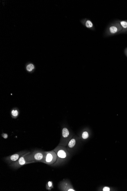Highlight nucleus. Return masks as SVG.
I'll use <instances>...</instances> for the list:
<instances>
[{
	"mask_svg": "<svg viewBox=\"0 0 127 191\" xmlns=\"http://www.w3.org/2000/svg\"><path fill=\"white\" fill-rule=\"evenodd\" d=\"M89 136V134H88V132H84L83 133L82 135V138L83 139H87Z\"/></svg>",
	"mask_w": 127,
	"mask_h": 191,
	"instance_id": "obj_14",
	"label": "nucleus"
},
{
	"mask_svg": "<svg viewBox=\"0 0 127 191\" xmlns=\"http://www.w3.org/2000/svg\"><path fill=\"white\" fill-rule=\"evenodd\" d=\"M125 53H126V55L127 56V47H126V49H125Z\"/></svg>",
	"mask_w": 127,
	"mask_h": 191,
	"instance_id": "obj_17",
	"label": "nucleus"
},
{
	"mask_svg": "<svg viewBox=\"0 0 127 191\" xmlns=\"http://www.w3.org/2000/svg\"><path fill=\"white\" fill-rule=\"evenodd\" d=\"M12 114L13 117H16L18 115V112L16 110H13L12 111Z\"/></svg>",
	"mask_w": 127,
	"mask_h": 191,
	"instance_id": "obj_13",
	"label": "nucleus"
},
{
	"mask_svg": "<svg viewBox=\"0 0 127 191\" xmlns=\"http://www.w3.org/2000/svg\"><path fill=\"white\" fill-rule=\"evenodd\" d=\"M53 187V186L52 182L51 181H49L46 185V189L48 190H50Z\"/></svg>",
	"mask_w": 127,
	"mask_h": 191,
	"instance_id": "obj_11",
	"label": "nucleus"
},
{
	"mask_svg": "<svg viewBox=\"0 0 127 191\" xmlns=\"http://www.w3.org/2000/svg\"><path fill=\"white\" fill-rule=\"evenodd\" d=\"M28 151H21L18 152L14 154L11 156H8L5 158L4 160L9 165H12L13 163L15 162L18 160L23 154L26 153Z\"/></svg>",
	"mask_w": 127,
	"mask_h": 191,
	"instance_id": "obj_5",
	"label": "nucleus"
},
{
	"mask_svg": "<svg viewBox=\"0 0 127 191\" xmlns=\"http://www.w3.org/2000/svg\"><path fill=\"white\" fill-rule=\"evenodd\" d=\"M69 134V132L68 129L66 128H64L63 129L62 131V135L64 138H66L67 137Z\"/></svg>",
	"mask_w": 127,
	"mask_h": 191,
	"instance_id": "obj_9",
	"label": "nucleus"
},
{
	"mask_svg": "<svg viewBox=\"0 0 127 191\" xmlns=\"http://www.w3.org/2000/svg\"><path fill=\"white\" fill-rule=\"evenodd\" d=\"M57 159V156L56 152L54 150L45 151V157L41 162L49 165H52L55 163Z\"/></svg>",
	"mask_w": 127,
	"mask_h": 191,
	"instance_id": "obj_3",
	"label": "nucleus"
},
{
	"mask_svg": "<svg viewBox=\"0 0 127 191\" xmlns=\"http://www.w3.org/2000/svg\"><path fill=\"white\" fill-rule=\"evenodd\" d=\"M122 28V30L121 33H127V20H118Z\"/></svg>",
	"mask_w": 127,
	"mask_h": 191,
	"instance_id": "obj_8",
	"label": "nucleus"
},
{
	"mask_svg": "<svg viewBox=\"0 0 127 191\" xmlns=\"http://www.w3.org/2000/svg\"><path fill=\"white\" fill-rule=\"evenodd\" d=\"M45 151L41 150H35L27 154L28 161L31 163L41 162L45 157Z\"/></svg>",
	"mask_w": 127,
	"mask_h": 191,
	"instance_id": "obj_2",
	"label": "nucleus"
},
{
	"mask_svg": "<svg viewBox=\"0 0 127 191\" xmlns=\"http://www.w3.org/2000/svg\"><path fill=\"white\" fill-rule=\"evenodd\" d=\"M34 65L32 64H30L29 65H27L26 69L27 71H31L34 69Z\"/></svg>",
	"mask_w": 127,
	"mask_h": 191,
	"instance_id": "obj_12",
	"label": "nucleus"
},
{
	"mask_svg": "<svg viewBox=\"0 0 127 191\" xmlns=\"http://www.w3.org/2000/svg\"><path fill=\"white\" fill-rule=\"evenodd\" d=\"M122 28L118 20L110 24L106 28L104 35L107 37L120 34Z\"/></svg>",
	"mask_w": 127,
	"mask_h": 191,
	"instance_id": "obj_1",
	"label": "nucleus"
},
{
	"mask_svg": "<svg viewBox=\"0 0 127 191\" xmlns=\"http://www.w3.org/2000/svg\"><path fill=\"white\" fill-rule=\"evenodd\" d=\"M54 151L56 152L57 156V159L56 162H55V164H57L59 162V161H60L61 159H63L67 157V153L66 151L63 149H58V148L57 147L54 149Z\"/></svg>",
	"mask_w": 127,
	"mask_h": 191,
	"instance_id": "obj_6",
	"label": "nucleus"
},
{
	"mask_svg": "<svg viewBox=\"0 0 127 191\" xmlns=\"http://www.w3.org/2000/svg\"><path fill=\"white\" fill-rule=\"evenodd\" d=\"M2 137H3L4 139H6L8 138V135L6 134H2Z\"/></svg>",
	"mask_w": 127,
	"mask_h": 191,
	"instance_id": "obj_16",
	"label": "nucleus"
},
{
	"mask_svg": "<svg viewBox=\"0 0 127 191\" xmlns=\"http://www.w3.org/2000/svg\"><path fill=\"white\" fill-rule=\"evenodd\" d=\"M76 144V141L75 139H72L69 142L68 144V146L70 148H72L75 146Z\"/></svg>",
	"mask_w": 127,
	"mask_h": 191,
	"instance_id": "obj_10",
	"label": "nucleus"
},
{
	"mask_svg": "<svg viewBox=\"0 0 127 191\" xmlns=\"http://www.w3.org/2000/svg\"><path fill=\"white\" fill-rule=\"evenodd\" d=\"M31 152L28 151L24 154H23L22 156L18 160L16 161L12 165H10V166L12 168L15 169H17L22 167L23 166L27 164H31V162L28 161L27 160V154H29Z\"/></svg>",
	"mask_w": 127,
	"mask_h": 191,
	"instance_id": "obj_4",
	"label": "nucleus"
},
{
	"mask_svg": "<svg viewBox=\"0 0 127 191\" xmlns=\"http://www.w3.org/2000/svg\"><path fill=\"white\" fill-rule=\"evenodd\" d=\"M110 190L109 188L108 187H105L103 189V191H109Z\"/></svg>",
	"mask_w": 127,
	"mask_h": 191,
	"instance_id": "obj_15",
	"label": "nucleus"
},
{
	"mask_svg": "<svg viewBox=\"0 0 127 191\" xmlns=\"http://www.w3.org/2000/svg\"><path fill=\"white\" fill-rule=\"evenodd\" d=\"M85 27L92 30H95V28L91 20L88 19H85L81 21Z\"/></svg>",
	"mask_w": 127,
	"mask_h": 191,
	"instance_id": "obj_7",
	"label": "nucleus"
}]
</instances>
